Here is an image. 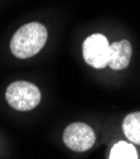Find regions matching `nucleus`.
<instances>
[{"label":"nucleus","mask_w":140,"mask_h":159,"mask_svg":"<svg viewBox=\"0 0 140 159\" xmlns=\"http://www.w3.org/2000/svg\"><path fill=\"white\" fill-rule=\"evenodd\" d=\"M48 38L46 27L38 22H32L19 28L10 41L11 53L20 59L35 56L44 47Z\"/></svg>","instance_id":"nucleus-1"},{"label":"nucleus","mask_w":140,"mask_h":159,"mask_svg":"<svg viewBox=\"0 0 140 159\" xmlns=\"http://www.w3.org/2000/svg\"><path fill=\"white\" fill-rule=\"evenodd\" d=\"M8 104L18 111H29L39 105L42 93L39 89L27 81H15L10 84L5 92Z\"/></svg>","instance_id":"nucleus-2"},{"label":"nucleus","mask_w":140,"mask_h":159,"mask_svg":"<svg viewBox=\"0 0 140 159\" xmlns=\"http://www.w3.org/2000/svg\"><path fill=\"white\" fill-rule=\"evenodd\" d=\"M84 59L93 68H105L109 66L110 43L102 34H92L87 37L82 46Z\"/></svg>","instance_id":"nucleus-3"},{"label":"nucleus","mask_w":140,"mask_h":159,"mask_svg":"<svg viewBox=\"0 0 140 159\" xmlns=\"http://www.w3.org/2000/svg\"><path fill=\"white\" fill-rule=\"evenodd\" d=\"M96 140L91 126L85 123H72L63 131V143L73 152H86Z\"/></svg>","instance_id":"nucleus-4"},{"label":"nucleus","mask_w":140,"mask_h":159,"mask_svg":"<svg viewBox=\"0 0 140 159\" xmlns=\"http://www.w3.org/2000/svg\"><path fill=\"white\" fill-rule=\"evenodd\" d=\"M133 56V48L129 41L123 39V41H117L110 44V59L109 66L111 70L121 71L125 70Z\"/></svg>","instance_id":"nucleus-5"},{"label":"nucleus","mask_w":140,"mask_h":159,"mask_svg":"<svg viewBox=\"0 0 140 159\" xmlns=\"http://www.w3.org/2000/svg\"><path fill=\"white\" fill-rule=\"evenodd\" d=\"M123 130L131 143L140 145V111L131 112L124 119Z\"/></svg>","instance_id":"nucleus-6"},{"label":"nucleus","mask_w":140,"mask_h":159,"mask_svg":"<svg viewBox=\"0 0 140 159\" xmlns=\"http://www.w3.org/2000/svg\"><path fill=\"white\" fill-rule=\"evenodd\" d=\"M110 159H138V152L133 144L119 142L112 147Z\"/></svg>","instance_id":"nucleus-7"}]
</instances>
